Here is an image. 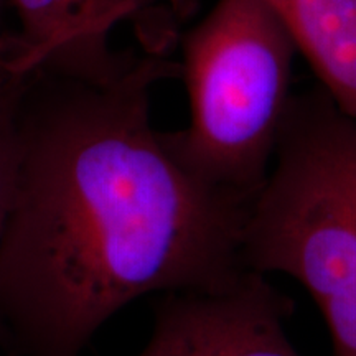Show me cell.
Masks as SVG:
<instances>
[{
	"label": "cell",
	"mask_w": 356,
	"mask_h": 356,
	"mask_svg": "<svg viewBox=\"0 0 356 356\" xmlns=\"http://www.w3.org/2000/svg\"><path fill=\"white\" fill-rule=\"evenodd\" d=\"M180 63L142 51L106 83L33 73L0 236V348L81 356L114 314L152 292H220L244 274L254 198L181 165L152 126V91Z\"/></svg>",
	"instance_id": "1"
},
{
	"label": "cell",
	"mask_w": 356,
	"mask_h": 356,
	"mask_svg": "<svg viewBox=\"0 0 356 356\" xmlns=\"http://www.w3.org/2000/svg\"><path fill=\"white\" fill-rule=\"evenodd\" d=\"M244 269L299 280L333 356H356V118L322 86L292 95L241 241Z\"/></svg>",
	"instance_id": "2"
},
{
	"label": "cell",
	"mask_w": 356,
	"mask_h": 356,
	"mask_svg": "<svg viewBox=\"0 0 356 356\" xmlns=\"http://www.w3.org/2000/svg\"><path fill=\"white\" fill-rule=\"evenodd\" d=\"M297 53L264 0H218L181 38L190 122L162 132L173 157L204 184L254 198L273 165Z\"/></svg>",
	"instance_id": "3"
},
{
	"label": "cell",
	"mask_w": 356,
	"mask_h": 356,
	"mask_svg": "<svg viewBox=\"0 0 356 356\" xmlns=\"http://www.w3.org/2000/svg\"><path fill=\"white\" fill-rule=\"evenodd\" d=\"M157 0H12L20 32L8 37L13 74H56L106 83L131 68L139 53L114 51L111 33L131 22L142 50L165 55L177 19Z\"/></svg>",
	"instance_id": "4"
},
{
	"label": "cell",
	"mask_w": 356,
	"mask_h": 356,
	"mask_svg": "<svg viewBox=\"0 0 356 356\" xmlns=\"http://www.w3.org/2000/svg\"><path fill=\"white\" fill-rule=\"evenodd\" d=\"M292 314L293 302L256 273L220 292L165 293L137 356H304L286 333Z\"/></svg>",
	"instance_id": "5"
},
{
	"label": "cell",
	"mask_w": 356,
	"mask_h": 356,
	"mask_svg": "<svg viewBox=\"0 0 356 356\" xmlns=\"http://www.w3.org/2000/svg\"><path fill=\"white\" fill-rule=\"evenodd\" d=\"M289 30L320 86L356 118V0H264Z\"/></svg>",
	"instance_id": "6"
},
{
	"label": "cell",
	"mask_w": 356,
	"mask_h": 356,
	"mask_svg": "<svg viewBox=\"0 0 356 356\" xmlns=\"http://www.w3.org/2000/svg\"><path fill=\"white\" fill-rule=\"evenodd\" d=\"M26 79L29 76H20L0 89V236L6 225L15 185L19 155L17 111Z\"/></svg>",
	"instance_id": "7"
},
{
	"label": "cell",
	"mask_w": 356,
	"mask_h": 356,
	"mask_svg": "<svg viewBox=\"0 0 356 356\" xmlns=\"http://www.w3.org/2000/svg\"><path fill=\"white\" fill-rule=\"evenodd\" d=\"M15 78H19V74H13L8 68V37L0 33V89L10 84Z\"/></svg>",
	"instance_id": "8"
},
{
	"label": "cell",
	"mask_w": 356,
	"mask_h": 356,
	"mask_svg": "<svg viewBox=\"0 0 356 356\" xmlns=\"http://www.w3.org/2000/svg\"><path fill=\"white\" fill-rule=\"evenodd\" d=\"M197 3L198 0H168V8L177 20H185L195 12Z\"/></svg>",
	"instance_id": "9"
}]
</instances>
